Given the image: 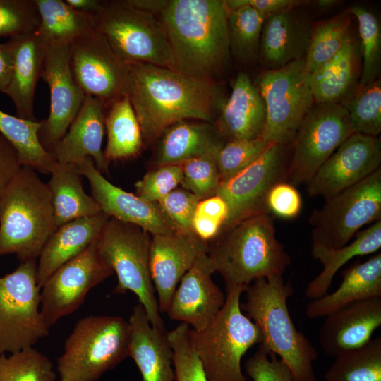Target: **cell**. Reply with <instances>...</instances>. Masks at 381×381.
I'll list each match as a JSON object with an SVG mask.
<instances>
[{
    "mask_svg": "<svg viewBox=\"0 0 381 381\" xmlns=\"http://www.w3.org/2000/svg\"><path fill=\"white\" fill-rule=\"evenodd\" d=\"M128 66V96L146 141L182 120L214 123L226 99L217 83L151 64Z\"/></svg>",
    "mask_w": 381,
    "mask_h": 381,
    "instance_id": "obj_1",
    "label": "cell"
},
{
    "mask_svg": "<svg viewBox=\"0 0 381 381\" xmlns=\"http://www.w3.org/2000/svg\"><path fill=\"white\" fill-rule=\"evenodd\" d=\"M159 16L174 70L217 83L231 54L225 1L169 0Z\"/></svg>",
    "mask_w": 381,
    "mask_h": 381,
    "instance_id": "obj_2",
    "label": "cell"
},
{
    "mask_svg": "<svg viewBox=\"0 0 381 381\" xmlns=\"http://www.w3.org/2000/svg\"><path fill=\"white\" fill-rule=\"evenodd\" d=\"M207 253L226 286L246 289L258 279L283 275L291 263L270 214L246 218L223 230L209 244Z\"/></svg>",
    "mask_w": 381,
    "mask_h": 381,
    "instance_id": "obj_3",
    "label": "cell"
},
{
    "mask_svg": "<svg viewBox=\"0 0 381 381\" xmlns=\"http://www.w3.org/2000/svg\"><path fill=\"white\" fill-rule=\"evenodd\" d=\"M241 308L259 328L260 344L290 369L293 381H317L313 362L318 353L308 337L298 331L290 316L287 301L294 294L283 275L258 279L244 290Z\"/></svg>",
    "mask_w": 381,
    "mask_h": 381,
    "instance_id": "obj_4",
    "label": "cell"
},
{
    "mask_svg": "<svg viewBox=\"0 0 381 381\" xmlns=\"http://www.w3.org/2000/svg\"><path fill=\"white\" fill-rule=\"evenodd\" d=\"M56 229L47 183L22 166L0 196V256L36 260Z\"/></svg>",
    "mask_w": 381,
    "mask_h": 381,
    "instance_id": "obj_5",
    "label": "cell"
},
{
    "mask_svg": "<svg viewBox=\"0 0 381 381\" xmlns=\"http://www.w3.org/2000/svg\"><path fill=\"white\" fill-rule=\"evenodd\" d=\"M244 290L226 286L225 303L213 320L202 330L189 329L190 341L208 381H246L241 359L262 341L258 326L241 311L240 298Z\"/></svg>",
    "mask_w": 381,
    "mask_h": 381,
    "instance_id": "obj_6",
    "label": "cell"
},
{
    "mask_svg": "<svg viewBox=\"0 0 381 381\" xmlns=\"http://www.w3.org/2000/svg\"><path fill=\"white\" fill-rule=\"evenodd\" d=\"M130 328L120 316L79 320L57 359L60 381H96L128 356Z\"/></svg>",
    "mask_w": 381,
    "mask_h": 381,
    "instance_id": "obj_7",
    "label": "cell"
},
{
    "mask_svg": "<svg viewBox=\"0 0 381 381\" xmlns=\"http://www.w3.org/2000/svg\"><path fill=\"white\" fill-rule=\"evenodd\" d=\"M150 241L151 235L140 226L110 217L97 247L101 258L116 274L118 282L112 293H134L151 325L164 330L150 272Z\"/></svg>",
    "mask_w": 381,
    "mask_h": 381,
    "instance_id": "obj_8",
    "label": "cell"
},
{
    "mask_svg": "<svg viewBox=\"0 0 381 381\" xmlns=\"http://www.w3.org/2000/svg\"><path fill=\"white\" fill-rule=\"evenodd\" d=\"M95 29L126 64H147L174 70L171 48L159 20L126 1H104Z\"/></svg>",
    "mask_w": 381,
    "mask_h": 381,
    "instance_id": "obj_9",
    "label": "cell"
},
{
    "mask_svg": "<svg viewBox=\"0 0 381 381\" xmlns=\"http://www.w3.org/2000/svg\"><path fill=\"white\" fill-rule=\"evenodd\" d=\"M254 83L266 108V124L262 138L270 144L291 146L314 103L310 74L304 59L265 71Z\"/></svg>",
    "mask_w": 381,
    "mask_h": 381,
    "instance_id": "obj_10",
    "label": "cell"
},
{
    "mask_svg": "<svg viewBox=\"0 0 381 381\" xmlns=\"http://www.w3.org/2000/svg\"><path fill=\"white\" fill-rule=\"evenodd\" d=\"M37 261L20 262L0 277V353L33 347L49 330L40 314Z\"/></svg>",
    "mask_w": 381,
    "mask_h": 381,
    "instance_id": "obj_11",
    "label": "cell"
},
{
    "mask_svg": "<svg viewBox=\"0 0 381 381\" xmlns=\"http://www.w3.org/2000/svg\"><path fill=\"white\" fill-rule=\"evenodd\" d=\"M309 219L312 243L331 248L346 245L362 226L381 219V168L326 199Z\"/></svg>",
    "mask_w": 381,
    "mask_h": 381,
    "instance_id": "obj_12",
    "label": "cell"
},
{
    "mask_svg": "<svg viewBox=\"0 0 381 381\" xmlns=\"http://www.w3.org/2000/svg\"><path fill=\"white\" fill-rule=\"evenodd\" d=\"M353 133L348 113L340 104L314 102L291 145L289 183L294 186L307 183Z\"/></svg>",
    "mask_w": 381,
    "mask_h": 381,
    "instance_id": "obj_13",
    "label": "cell"
},
{
    "mask_svg": "<svg viewBox=\"0 0 381 381\" xmlns=\"http://www.w3.org/2000/svg\"><path fill=\"white\" fill-rule=\"evenodd\" d=\"M288 147L270 145L245 169L221 181L215 195L223 198L229 208L222 231L246 218L270 214L267 205L270 190L278 183L288 182Z\"/></svg>",
    "mask_w": 381,
    "mask_h": 381,
    "instance_id": "obj_14",
    "label": "cell"
},
{
    "mask_svg": "<svg viewBox=\"0 0 381 381\" xmlns=\"http://www.w3.org/2000/svg\"><path fill=\"white\" fill-rule=\"evenodd\" d=\"M97 241L59 267L42 286L40 309L47 328L77 310L88 292L114 274L99 256Z\"/></svg>",
    "mask_w": 381,
    "mask_h": 381,
    "instance_id": "obj_15",
    "label": "cell"
},
{
    "mask_svg": "<svg viewBox=\"0 0 381 381\" xmlns=\"http://www.w3.org/2000/svg\"><path fill=\"white\" fill-rule=\"evenodd\" d=\"M70 52L73 78L85 96L100 100L107 108L128 95V64L114 53L96 30L73 42Z\"/></svg>",
    "mask_w": 381,
    "mask_h": 381,
    "instance_id": "obj_16",
    "label": "cell"
},
{
    "mask_svg": "<svg viewBox=\"0 0 381 381\" xmlns=\"http://www.w3.org/2000/svg\"><path fill=\"white\" fill-rule=\"evenodd\" d=\"M41 78L50 91L48 117L42 121L39 139L50 152L64 136L86 97L71 67L69 45H46Z\"/></svg>",
    "mask_w": 381,
    "mask_h": 381,
    "instance_id": "obj_17",
    "label": "cell"
},
{
    "mask_svg": "<svg viewBox=\"0 0 381 381\" xmlns=\"http://www.w3.org/2000/svg\"><path fill=\"white\" fill-rule=\"evenodd\" d=\"M381 163V141L354 133L318 169L307 184L310 196L328 199L358 183Z\"/></svg>",
    "mask_w": 381,
    "mask_h": 381,
    "instance_id": "obj_18",
    "label": "cell"
},
{
    "mask_svg": "<svg viewBox=\"0 0 381 381\" xmlns=\"http://www.w3.org/2000/svg\"><path fill=\"white\" fill-rule=\"evenodd\" d=\"M208 250L209 243L193 233L174 231L151 236L149 266L159 312L167 311L180 280Z\"/></svg>",
    "mask_w": 381,
    "mask_h": 381,
    "instance_id": "obj_19",
    "label": "cell"
},
{
    "mask_svg": "<svg viewBox=\"0 0 381 381\" xmlns=\"http://www.w3.org/2000/svg\"><path fill=\"white\" fill-rule=\"evenodd\" d=\"M215 272L207 253L199 256L179 282L167 309L169 317L199 331L205 328L223 307L226 294L214 284Z\"/></svg>",
    "mask_w": 381,
    "mask_h": 381,
    "instance_id": "obj_20",
    "label": "cell"
},
{
    "mask_svg": "<svg viewBox=\"0 0 381 381\" xmlns=\"http://www.w3.org/2000/svg\"><path fill=\"white\" fill-rule=\"evenodd\" d=\"M90 183L92 198L101 211L110 217L140 226L151 236L176 231L164 218L157 204L144 201L110 183L87 157L75 164Z\"/></svg>",
    "mask_w": 381,
    "mask_h": 381,
    "instance_id": "obj_21",
    "label": "cell"
},
{
    "mask_svg": "<svg viewBox=\"0 0 381 381\" xmlns=\"http://www.w3.org/2000/svg\"><path fill=\"white\" fill-rule=\"evenodd\" d=\"M313 28L298 7L266 16L263 23L259 58L270 69L303 59Z\"/></svg>",
    "mask_w": 381,
    "mask_h": 381,
    "instance_id": "obj_22",
    "label": "cell"
},
{
    "mask_svg": "<svg viewBox=\"0 0 381 381\" xmlns=\"http://www.w3.org/2000/svg\"><path fill=\"white\" fill-rule=\"evenodd\" d=\"M381 326V298L351 303L326 317L319 341L324 352L339 353L365 345Z\"/></svg>",
    "mask_w": 381,
    "mask_h": 381,
    "instance_id": "obj_23",
    "label": "cell"
},
{
    "mask_svg": "<svg viewBox=\"0 0 381 381\" xmlns=\"http://www.w3.org/2000/svg\"><path fill=\"white\" fill-rule=\"evenodd\" d=\"M106 107L99 99L86 96L64 136L50 153L61 164H78L91 157L102 174L109 173V162L102 149Z\"/></svg>",
    "mask_w": 381,
    "mask_h": 381,
    "instance_id": "obj_24",
    "label": "cell"
},
{
    "mask_svg": "<svg viewBox=\"0 0 381 381\" xmlns=\"http://www.w3.org/2000/svg\"><path fill=\"white\" fill-rule=\"evenodd\" d=\"M224 140L262 138L266 124V108L255 83L245 73L235 78L232 90L214 121Z\"/></svg>",
    "mask_w": 381,
    "mask_h": 381,
    "instance_id": "obj_25",
    "label": "cell"
},
{
    "mask_svg": "<svg viewBox=\"0 0 381 381\" xmlns=\"http://www.w3.org/2000/svg\"><path fill=\"white\" fill-rule=\"evenodd\" d=\"M128 356L135 363L143 381H174L173 351L166 330L154 327L139 303L128 320Z\"/></svg>",
    "mask_w": 381,
    "mask_h": 381,
    "instance_id": "obj_26",
    "label": "cell"
},
{
    "mask_svg": "<svg viewBox=\"0 0 381 381\" xmlns=\"http://www.w3.org/2000/svg\"><path fill=\"white\" fill-rule=\"evenodd\" d=\"M12 72L4 94L10 97L17 116L37 121L34 115L35 89L44 63L46 44L36 32L9 39Z\"/></svg>",
    "mask_w": 381,
    "mask_h": 381,
    "instance_id": "obj_27",
    "label": "cell"
},
{
    "mask_svg": "<svg viewBox=\"0 0 381 381\" xmlns=\"http://www.w3.org/2000/svg\"><path fill=\"white\" fill-rule=\"evenodd\" d=\"M153 163L181 164L202 156L217 155L226 141L214 123L182 120L166 128L158 138Z\"/></svg>",
    "mask_w": 381,
    "mask_h": 381,
    "instance_id": "obj_28",
    "label": "cell"
},
{
    "mask_svg": "<svg viewBox=\"0 0 381 381\" xmlns=\"http://www.w3.org/2000/svg\"><path fill=\"white\" fill-rule=\"evenodd\" d=\"M109 218L101 212L71 221L56 229L37 262V282L40 289L59 267L81 254L98 238Z\"/></svg>",
    "mask_w": 381,
    "mask_h": 381,
    "instance_id": "obj_29",
    "label": "cell"
},
{
    "mask_svg": "<svg viewBox=\"0 0 381 381\" xmlns=\"http://www.w3.org/2000/svg\"><path fill=\"white\" fill-rule=\"evenodd\" d=\"M341 276L342 281L334 292L308 303L306 315L309 319L326 318L351 303L381 298V253L353 264Z\"/></svg>",
    "mask_w": 381,
    "mask_h": 381,
    "instance_id": "obj_30",
    "label": "cell"
},
{
    "mask_svg": "<svg viewBox=\"0 0 381 381\" xmlns=\"http://www.w3.org/2000/svg\"><path fill=\"white\" fill-rule=\"evenodd\" d=\"M359 51L351 35L337 54L310 74L314 102L339 104L358 85Z\"/></svg>",
    "mask_w": 381,
    "mask_h": 381,
    "instance_id": "obj_31",
    "label": "cell"
},
{
    "mask_svg": "<svg viewBox=\"0 0 381 381\" xmlns=\"http://www.w3.org/2000/svg\"><path fill=\"white\" fill-rule=\"evenodd\" d=\"M381 248V219L368 229L358 232L349 244L340 248H331L312 243L311 253L322 265V272L306 286L305 296L311 301L326 294L338 270L352 258L377 252Z\"/></svg>",
    "mask_w": 381,
    "mask_h": 381,
    "instance_id": "obj_32",
    "label": "cell"
},
{
    "mask_svg": "<svg viewBox=\"0 0 381 381\" xmlns=\"http://www.w3.org/2000/svg\"><path fill=\"white\" fill-rule=\"evenodd\" d=\"M49 188L56 227L71 221L101 212L92 195L83 187L75 164L57 163L51 172Z\"/></svg>",
    "mask_w": 381,
    "mask_h": 381,
    "instance_id": "obj_33",
    "label": "cell"
},
{
    "mask_svg": "<svg viewBox=\"0 0 381 381\" xmlns=\"http://www.w3.org/2000/svg\"><path fill=\"white\" fill-rule=\"evenodd\" d=\"M40 16L37 32L46 45H69L95 31V16L71 8L64 0H35Z\"/></svg>",
    "mask_w": 381,
    "mask_h": 381,
    "instance_id": "obj_34",
    "label": "cell"
},
{
    "mask_svg": "<svg viewBox=\"0 0 381 381\" xmlns=\"http://www.w3.org/2000/svg\"><path fill=\"white\" fill-rule=\"evenodd\" d=\"M106 109L104 126L107 135L104 155L107 161L123 160L138 155L143 138L128 95L111 103Z\"/></svg>",
    "mask_w": 381,
    "mask_h": 381,
    "instance_id": "obj_35",
    "label": "cell"
},
{
    "mask_svg": "<svg viewBox=\"0 0 381 381\" xmlns=\"http://www.w3.org/2000/svg\"><path fill=\"white\" fill-rule=\"evenodd\" d=\"M42 121H30L0 109V133L13 146L22 166L44 174H51L57 164L39 139Z\"/></svg>",
    "mask_w": 381,
    "mask_h": 381,
    "instance_id": "obj_36",
    "label": "cell"
},
{
    "mask_svg": "<svg viewBox=\"0 0 381 381\" xmlns=\"http://www.w3.org/2000/svg\"><path fill=\"white\" fill-rule=\"evenodd\" d=\"M325 375L326 381H381V337L344 351Z\"/></svg>",
    "mask_w": 381,
    "mask_h": 381,
    "instance_id": "obj_37",
    "label": "cell"
},
{
    "mask_svg": "<svg viewBox=\"0 0 381 381\" xmlns=\"http://www.w3.org/2000/svg\"><path fill=\"white\" fill-rule=\"evenodd\" d=\"M347 111L353 133L378 137L381 133V81L358 85L339 103Z\"/></svg>",
    "mask_w": 381,
    "mask_h": 381,
    "instance_id": "obj_38",
    "label": "cell"
},
{
    "mask_svg": "<svg viewBox=\"0 0 381 381\" xmlns=\"http://www.w3.org/2000/svg\"><path fill=\"white\" fill-rule=\"evenodd\" d=\"M266 16L248 6L228 11L231 54L242 61L259 58L261 31Z\"/></svg>",
    "mask_w": 381,
    "mask_h": 381,
    "instance_id": "obj_39",
    "label": "cell"
},
{
    "mask_svg": "<svg viewBox=\"0 0 381 381\" xmlns=\"http://www.w3.org/2000/svg\"><path fill=\"white\" fill-rule=\"evenodd\" d=\"M351 21L350 15L343 13L313 28L303 59L310 74L333 58L341 49L350 35Z\"/></svg>",
    "mask_w": 381,
    "mask_h": 381,
    "instance_id": "obj_40",
    "label": "cell"
},
{
    "mask_svg": "<svg viewBox=\"0 0 381 381\" xmlns=\"http://www.w3.org/2000/svg\"><path fill=\"white\" fill-rule=\"evenodd\" d=\"M358 25L362 67L358 85H366L380 77L381 68V27L375 15L367 8L354 5L349 8Z\"/></svg>",
    "mask_w": 381,
    "mask_h": 381,
    "instance_id": "obj_41",
    "label": "cell"
},
{
    "mask_svg": "<svg viewBox=\"0 0 381 381\" xmlns=\"http://www.w3.org/2000/svg\"><path fill=\"white\" fill-rule=\"evenodd\" d=\"M51 361L33 347L0 353V381H56Z\"/></svg>",
    "mask_w": 381,
    "mask_h": 381,
    "instance_id": "obj_42",
    "label": "cell"
},
{
    "mask_svg": "<svg viewBox=\"0 0 381 381\" xmlns=\"http://www.w3.org/2000/svg\"><path fill=\"white\" fill-rule=\"evenodd\" d=\"M272 144L262 138L227 141L216 155L221 181L238 174L254 162Z\"/></svg>",
    "mask_w": 381,
    "mask_h": 381,
    "instance_id": "obj_43",
    "label": "cell"
},
{
    "mask_svg": "<svg viewBox=\"0 0 381 381\" xmlns=\"http://www.w3.org/2000/svg\"><path fill=\"white\" fill-rule=\"evenodd\" d=\"M190 327L181 323L167 332L173 351V365L176 381H208L200 359L190 341Z\"/></svg>",
    "mask_w": 381,
    "mask_h": 381,
    "instance_id": "obj_44",
    "label": "cell"
},
{
    "mask_svg": "<svg viewBox=\"0 0 381 381\" xmlns=\"http://www.w3.org/2000/svg\"><path fill=\"white\" fill-rule=\"evenodd\" d=\"M183 177L180 185L199 200L215 195L221 183L216 155H206L181 164Z\"/></svg>",
    "mask_w": 381,
    "mask_h": 381,
    "instance_id": "obj_45",
    "label": "cell"
},
{
    "mask_svg": "<svg viewBox=\"0 0 381 381\" xmlns=\"http://www.w3.org/2000/svg\"><path fill=\"white\" fill-rule=\"evenodd\" d=\"M40 16L35 0H0V37L36 32Z\"/></svg>",
    "mask_w": 381,
    "mask_h": 381,
    "instance_id": "obj_46",
    "label": "cell"
},
{
    "mask_svg": "<svg viewBox=\"0 0 381 381\" xmlns=\"http://www.w3.org/2000/svg\"><path fill=\"white\" fill-rule=\"evenodd\" d=\"M182 177L181 164L157 166L135 183V195L145 202L156 204L178 188Z\"/></svg>",
    "mask_w": 381,
    "mask_h": 381,
    "instance_id": "obj_47",
    "label": "cell"
},
{
    "mask_svg": "<svg viewBox=\"0 0 381 381\" xmlns=\"http://www.w3.org/2000/svg\"><path fill=\"white\" fill-rule=\"evenodd\" d=\"M229 217L227 204L214 195L198 202L195 211L192 230L202 241L209 243L222 231Z\"/></svg>",
    "mask_w": 381,
    "mask_h": 381,
    "instance_id": "obj_48",
    "label": "cell"
},
{
    "mask_svg": "<svg viewBox=\"0 0 381 381\" xmlns=\"http://www.w3.org/2000/svg\"><path fill=\"white\" fill-rule=\"evenodd\" d=\"M200 200L183 188H177L156 204L174 230L193 233V219Z\"/></svg>",
    "mask_w": 381,
    "mask_h": 381,
    "instance_id": "obj_49",
    "label": "cell"
},
{
    "mask_svg": "<svg viewBox=\"0 0 381 381\" xmlns=\"http://www.w3.org/2000/svg\"><path fill=\"white\" fill-rule=\"evenodd\" d=\"M245 370L253 381H293L289 367L261 344L246 361Z\"/></svg>",
    "mask_w": 381,
    "mask_h": 381,
    "instance_id": "obj_50",
    "label": "cell"
},
{
    "mask_svg": "<svg viewBox=\"0 0 381 381\" xmlns=\"http://www.w3.org/2000/svg\"><path fill=\"white\" fill-rule=\"evenodd\" d=\"M270 212L284 219H294L301 212L302 200L295 186L282 181L274 185L267 199Z\"/></svg>",
    "mask_w": 381,
    "mask_h": 381,
    "instance_id": "obj_51",
    "label": "cell"
},
{
    "mask_svg": "<svg viewBox=\"0 0 381 381\" xmlns=\"http://www.w3.org/2000/svg\"><path fill=\"white\" fill-rule=\"evenodd\" d=\"M21 167L16 150L0 133V196Z\"/></svg>",
    "mask_w": 381,
    "mask_h": 381,
    "instance_id": "obj_52",
    "label": "cell"
},
{
    "mask_svg": "<svg viewBox=\"0 0 381 381\" xmlns=\"http://www.w3.org/2000/svg\"><path fill=\"white\" fill-rule=\"evenodd\" d=\"M306 1L298 0H227L225 1L227 11L240 7L248 6L262 13L265 16L291 9L305 4Z\"/></svg>",
    "mask_w": 381,
    "mask_h": 381,
    "instance_id": "obj_53",
    "label": "cell"
},
{
    "mask_svg": "<svg viewBox=\"0 0 381 381\" xmlns=\"http://www.w3.org/2000/svg\"><path fill=\"white\" fill-rule=\"evenodd\" d=\"M12 72L11 46L7 41L0 43V92L4 93L7 87Z\"/></svg>",
    "mask_w": 381,
    "mask_h": 381,
    "instance_id": "obj_54",
    "label": "cell"
},
{
    "mask_svg": "<svg viewBox=\"0 0 381 381\" xmlns=\"http://www.w3.org/2000/svg\"><path fill=\"white\" fill-rule=\"evenodd\" d=\"M131 7L156 16L164 10L169 3V0H125Z\"/></svg>",
    "mask_w": 381,
    "mask_h": 381,
    "instance_id": "obj_55",
    "label": "cell"
},
{
    "mask_svg": "<svg viewBox=\"0 0 381 381\" xmlns=\"http://www.w3.org/2000/svg\"><path fill=\"white\" fill-rule=\"evenodd\" d=\"M71 8L84 14L95 16L102 9L104 1L99 0H64Z\"/></svg>",
    "mask_w": 381,
    "mask_h": 381,
    "instance_id": "obj_56",
    "label": "cell"
},
{
    "mask_svg": "<svg viewBox=\"0 0 381 381\" xmlns=\"http://www.w3.org/2000/svg\"><path fill=\"white\" fill-rule=\"evenodd\" d=\"M338 1L334 0H320L316 1L315 4L320 7V8H328L330 6H332L333 5L337 4Z\"/></svg>",
    "mask_w": 381,
    "mask_h": 381,
    "instance_id": "obj_57",
    "label": "cell"
}]
</instances>
